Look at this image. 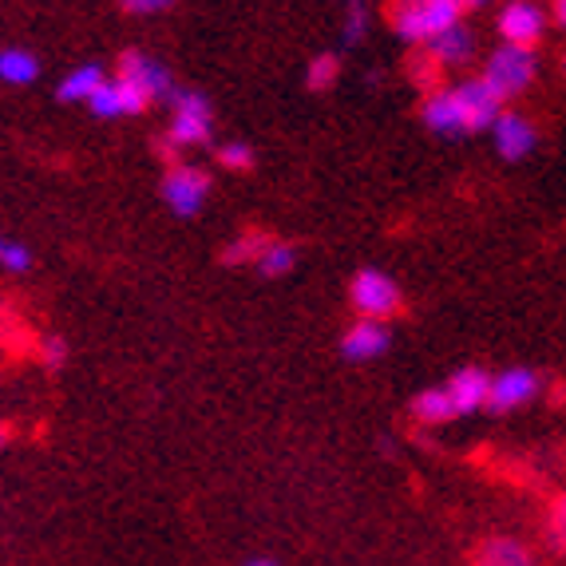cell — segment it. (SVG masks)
Wrapping results in <instances>:
<instances>
[{"label": "cell", "mask_w": 566, "mask_h": 566, "mask_svg": "<svg viewBox=\"0 0 566 566\" xmlns=\"http://www.w3.org/2000/svg\"><path fill=\"white\" fill-rule=\"evenodd\" d=\"M503 104L488 92L480 76H460L452 84H440L424 95L420 104V123L432 135H483L495 123Z\"/></svg>", "instance_id": "obj_1"}, {"label": "cell", "mask_w": 566, "mask_h": 566, "mask_svg": "<svg viewBox=\"0 0 566 566\" xmlns=\"http://www.w3.org/2000/svg\"><path fill=\"white\" fill-rule=\"evenodd\" d=\"M480 80L488 84V92L495 95L503 107H515V99L527 95L531 84L538 80V48L500 44L483 60Z\"/></svg>", "instance_id": "obj_2"}, {"label": "cell", "mask_w": 566, "mask_h": 566, "mask_svg": "<svg viewBox=\"0 0 566 566\" xmlns=\"http://www.w3.org/2000/svg\"><path fill=\"white\" fill-rule=\"evenodd\" d=\"M170 104V123L163 151H190V147H207L214 139V107L195 87H175Z\"/></svg>", "instance_id": "obj_3"}, {"label": "cell", "mask_w": 566, "mask_h": 566, "mask_svg": "<svg viewBox=\"0 0 566 566\" xmlns=\"http://www.w3.org/2000/svg\"><path fill=\"white\" fill-rule=\"evenodd\" d=\"M460 20H463L460 0H424V4H392L388 9V24H392V32L408 48L432 44L440 32H448Z\"/></svg>", "instance_id": "obj_4"}, {"label": "cell", "mask_w": 566, "mask_h": 566, "mask_svg": "<svg viewBox=\"0 0 566 566\" xmlns=\"http://www.w3.org/2000/svg\"><path fill=\"white\" fill-rule=\"evenodd\" d=\"M349 305L357 317H373V322H392L405 305V293H400V282L388 270H377V265H365L357 270L349 282Z\"/></svg>", "instance_id": "obj_5"}, {"label": "cell", "mask_w": 566, "mask_h": 566, "mask_svg": "<svg viewBox=\"0 0 566 566\" xmlns=\"http://www.w3.org/2000/svg\"><path fill=\"white\" fill-rule=\"evenodd\" d=\"M210 190H214V179H210V170L199 167V163H170V167L163 170L159 195L170 214H179V218L202 214V207L210 202Z\"/></svg>", "instance_id": "obj_6"}, {"label": "cell", "mask_w": 566, "mask_h": 566, "mask_svg": "<svg viewBox=\"0 0 566 566\" xmlns=\"http://www.w3.org/2000/svg\"><path fill=\"white\" fill-rule=\"evenodd\" d=\"M115 76L127 80L147 104H167L170 95H175V87H179L175 84V72H170L159 56L143 52V48H127V52H123Z\"/></svg>", "instance_id": "obj_7"}, {"label": "cell", "mask_w": 566, "mask_h": 566, "mask_svg": "<svg viewBox=\"0 0 566 566\" xmlns=\"http://www.w3.org/2000/svg\"><path fill=\"white\" fill-rule=\"evenodd\" d=\"M495 32H500V44L538 48L543 36L551 32L547 4H543V0H507V4L495 12Z\"/></svg>", "instance_id": "obj_8"}, {"label": "cell", "mask_w": 566, "mask_h": 566, "mask_svg": "<svg viewBox=\"0 0 566 566\" xmlns=\"http://www.w3.org/2000/svg\"><path fill=\"white\" fill-rule=\"evenodd\" d=\"M420 52H424V60L440 76H444V72H468V67L480 60V36H475V29L468 20H460V24L440 32V36L420 48Z\"/></svg>", "instance_id": "obj_9"}, {"label": "cell", "mask_w": 566, "mask_h": 566, "mask_svg": "<svg viewBox=\"0 0 566 566\" xmlns=\"http://www.w3.org/2000/svg\"><path fill=\"white\" fill-rule=\"evenodd\" d=\"M543 392V377L527 365H511L503 373H491L488 380V412H515V408H527L531 400Z\"/></svg>", "instance_id": "obj_10"}, {"label": "cell", "mask_w": 566, "mask_h": 566, "mask_svg": "<svg viewBox=\"0 0 566 566\" xmlns=\"http://www.w3.org/2000/svg\"><path fill=\"white\" fill-rule=\"evenodd\" d=\"M488 132H491V143H495V151L507 163L531 159L538 147V123L531 119L527 112H520V107H503Z\"/></svg>", "instance_id": "obj_11"}, {"label": "cell", "mask_w": 566, "mask_h": 566, "mask_svg": "<svg viewBox=\"0 0 566 566\" xmlns=\"http://www.w3.org/2000/svg\"><path fill=\"white\" fill-rule=\"evenodd\" d=\"M147 99H143L139 92H135L127 80H119V76H107L104 84L95 87V95L87 99V112L95 115V119H135V115H143L147 112Z\"/></svg>", "instance_id": "obj_12"}, {"label": "cell", "mask_w": 566, "mask_h": 566, "mask_svg": "<svg viewBox=\"0 0 566 566\" xmlns=\"http://www.w3.org/2000/svg\"><path fill=\"white\" fill-rule=\"evenodd\" d=\"M388 349H392V325L373 322V317H357V322L345 329V337H340V357L353 360V365L385 357Z\"/></svg>", "instance_id": "obj_13"}, {"label": "cell", "mask_w": 566, "mask_h": 566, "mask_svg": "<svg viewBox=\"0 0 566 566\" xmlns=\"http://www.w3.org/2000/svg\"><path fill=\"white\" fill-rule=\"evenodd\" d=\"M488 380H491V373L480 365H463L460 373H452L444 392H448V400H452L455 416H472L488 405Z\"/></svg>", "instance_id": "obj_14"}, {"label": "cell", "mask_w": 566, "mask_h": 566, "mask_svg": "<svg viewBox=\"0 0 566 566\" xmlns=\"http://www.w3.org/2000/svg\"><path fill=\"white\" fill-rule=\"evenodd\" d=\"M472 566H538V563L531 555V547H523L520 538L495 535V538H483L480 547H475Z\"/></svg>", "instance_id": "obj_15"}, {"label": "cell", "mask_w": 566, "mask_h": 566, "mask_svg": "<svg viewBox=\"0 0 566 566\" xmlns=\"http://www.w3.org/2000/svg\"><path fill=\"white\" fill-rule=\"evenodd\" d=\"M104 80H107L104 64H80L56 84V99L60 104H87V99L95 95V87L104 84Z\"/></svg>", "instance_id": "obj_16"}, {"label": "cell", "mask_w": 566, "mask_h": 566, "mask_svg": "<svg viewBox=\"0 0 566 566\" xmlns=\"http://www.w3.org/2000/svg\"><path fill=\"white\" fill-rule=\"evenodd\" d=\"M40 80V60L29 48H0V84L32 87Z\"/></svg>", "instance_id": "obj_17"}, {"label": "cell", "mask_w": 566, "mask_h": 566, "mask_svg": "<svg viewBox=\"0 0 566 566\" xmlns=\"http://www.w3.org/2000/svg\"><path fill=\"white\" fill-rule=\"evenodd\" d=\"M293 265H297V245L274 234L265 238L262 254L254 258V270L262 277H285V274H293Z\"/></svg>", "instance_id": "obj_18"}, {"label": "cell", "mask_w": 566, "mask_h": 566, "mask_svg": "<svg viewBox=\"0 0 566 566\" xmlns=\"http://www.w3.org/2000/svg\"><path fill=\"white\" fill-rule=\"evenodd\" d=\"M412 420L416 424H452L455 420V408L448 400L444 385L440 388H424V392H416L412 397Z\"/></svg>", "instance_id": "obj_19"}, {"label": "cell", "mask_w": 566, "mask_h": 566, "mask_svg": "<svg viewBox=\"0 0 566 566\" xmlns=\"http://www.w3.org/2000/svg\"><path fill=\"white\" fill-rule=\"evenodd\" d=\"M337 80H340L337 52H317V56L305 64V87H310V92H333Z\"/></svg>", "instance_id": "obj_20"}, {"label": "cell", "mask_w": 566, "mask_h": 566, "mask_svg": "<svg viewBox=\"0 0 566 566\" xmlns=\"http://www.w3.org/2000/svg\"><path fill=\"white\" fill-rule=\"evenodd\" d=\"M368 29H373V9H368L365 0H349V12H345V20H340V44L345 48L365 44Z\"/></svg>", "instance_id": "obj_21"}, {"label": "cell", "mask_w": 566, "mask_h": 566, "mask_svg": "<svg viewBox=\"0 0 566 566\" xmlns=\"http://www.w3.org/2000/svg\"><path fill=\"white\" fill-rule=\"evenodd\" d=\"M265 238H270L265 230H242V234L227 242V250H222V262H227V265H254V258L262 254Z\"/></svg>", "instance_id": "obj_22"}, {"label": "cell", "mask_w": 566, "mask_h": 566, "mask_svg": "<svg viewBox=\"0 0 566 566\" xmlns=\"http://www.w3.org/2000/svg\"><path fill=\"white\" fill-rule=\"evenodd\" d=\"M0 270L4 274H29L32 270V250L17 238L0 234Z\"/></svg>", "instance_id": "obj_23"}, {"label": "cell", "mask_w": 566, "mask_h": 566, "mask_svg": "<svg viewBox=\"0 0 566 566\" xmlns=\"http://www.w3.org/2000/svg\"><path fill=\"white\" fill-rule=\"evenodd\" d=\"M214 159H218V167H227V170H250L254 167V147L245 139H227V143H218Z\"/></svg>", "instance_id": "obj_24"}, {"label": "cell", "mask_w": 566, "mask_h": 566, "mask_svg": "<svg viewBox=\"0 0 566 566\" xmlns=\"http://www.w3.org/2000/svg\"><path fill=\"white\" fill-rule=\"evenodd\" d=\"M40 365L52 368V373H60V368L67 365V340L56 337V333H48V337L40 340Z\"/></svg>", "instance_id": "obj_25"}, {"label": "cell", "mask_w": 566, "mask_h": 566, "mask_svg": "<svg viewBox=\"0 0 566 566\" xmlns=\"http://www.w3.org/2000/svg\"><path fill=\"white\" fill-rule=\"evenodd\" d=\"M547 538H551V551H555V555H563V543H566V503H563V500L551 503Z\"/></svg>", "instance_id": "obj_26"}, {"label": "cell", "mask_w": 566, "mask_h": 566, "mask_svg": "<svg viewBox=\"0 0 566 566\" xmlns=\"http://www.w3.org/2000/svg\"><path fill=\"white\" fill-rule=\"evenodd\" d=\"M179 0H119L123 12H132V17H159V12L175 9Z\"/></svg>", "instance_id": "obj_27"}, {"label": "cell", "mask_w": 566, "mask_h": 566, "mask_svg": "<svg viewBox=\"0 0 566 566\" xmlns=\"http://www.w3.org/2000/svg\"><path fill=\"white\" fill-rule=\"evenodd\" d=\"M547 20H551V29H563L566 24V0H551Z\"/></svg>", "instance_id": "obj_28"}, {"label": "cell", "mask_w": 566, "mask_h": 566, "mask_svg": "<svg viewBox=\"0 0 566 566\" xmlns=\"http://www.w3.org/2000/svg\"><path fill=\"white\" fill-rule=\"evenodd\" d=\"M495 0H460V9L463 12H480V9H491Z\"/></svg>", "instance_id": "obj_29"}, {"label": "cell", "mask_w": 566, "mask_h": 566, "mask_svg": "<svg viewBox=\"0 0 566 566\" xmlns=\"http://www.w3.org/2000/svg\"><path fill=\"white\" fill-rule=\"evenodd\" d=\"M9 440H12V424H4V420H0V448H9Z\"/></svg>", "instance_id": "obj_30"}, {"label": "cell", "mask_w": 566, "mask_h": 566, "mask_svg": "<svg viewBox=\"0 0 566 566\" xmlns=\"http://www.w3.org/2000/svg\"><path fill=\"white\" fill-rule=\"evenodd\" d=\"M245 566H277V563H274V558H250Z\"/></svg>", "instance_id": "obj_31"}, {"label": "cell", "mask_w": 566, "mask_h": 566, "mask_svg": "<svg viewBox=\"0 0 566 566\" xmlns=\"http://www.w3.org/2000/svg\"><path fill=\"white\" fill-rule=\"evenodd\" d=\"M392 4H424V0H392Z\"/></svg>", "instance_id": "obj_32"}]
</instances>
